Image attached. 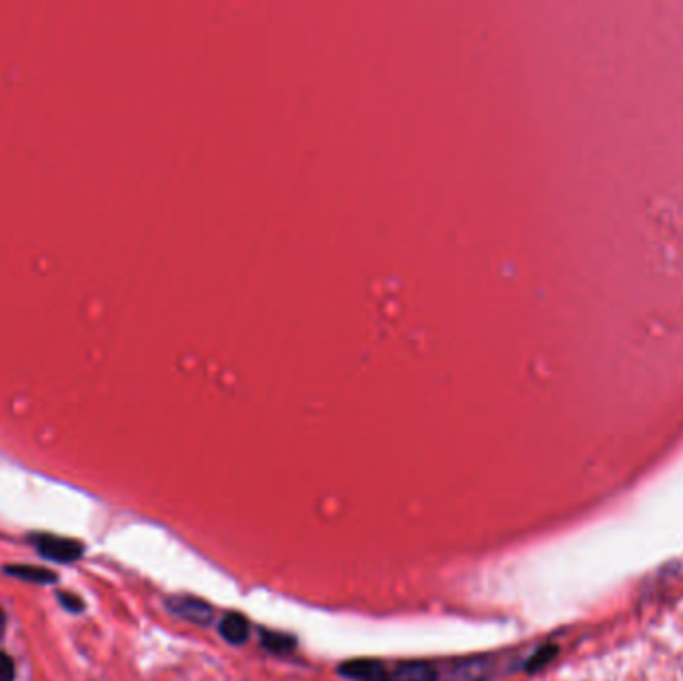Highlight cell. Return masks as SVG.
Wrapping results in <instances>:
<instances>
[{
    "label": "cell",
    "instance_id": "6da1fadb",
    "mask_svg": "<svg viewBox=\"0 0 683 681\" xmlns=\"http://www.w3.org/2000/svg\"><path fill=\"white\" fill-rule=\"evenodd\" d=\"M32 546L36 552L56 564H72L82 558L84 546L78 540L72 538H62L54 534H36L32 538Z\"/></svg>",
    "mask_w": 683,
    "mask_h": 681
},
{
    "label": "cell",
    "instance_id": "7a4b0ae2",
    "mask_svg": "<svg viewBox=\"0 0 683 681\" xmlns=\"http://www.w3.org/2000/svg\"><path fill=\"white\" fill-rule=\"evenodd\" d=\"M166 608L170 614H174L176 618H182L190 624L196 626H210L214 620V610L212 606H208L202 600L196 598H188V596H174L166 602Z\"/></svg>",
    "mask_w": 683,
    "mask_h": 681
},
{
    "label": "cell",
    "instance_id": "3957f363",
    "mask_svg": "<svg viewBox=\"0 0 683 681\" xmlns=\"http://www.w3.org/2000/svg\"><path fill=\"white\" fill-rule=\"evenodd\" d=\"M340 674L352 681H388L390 668L378 660H354L344 664Z\"/></svg>",
    "mask_w": 683,
    "mask_h": 681
},
{
    "label": "cell",
    "instance_id": "277c9868",
    "mask_svg": "<svg viewBox=\"0 0 683 681\" xmlns=\"http://www.w3.org/2000/svg\"><path fill=\"white\" fill-rule=\"evenodd\" d=\"M492 676V664L486 658L456 662L450 668L448 681H486Z\"/></svg>",
    "mask_w": 683,
    "mask_h": 681
},
{
    "label": "cell",
    "instance_id": "5b68a950",
    "mask_svg": "<svg viewBox=\"0 0 683 681\" xmlns=\"http://www.w3.org/2000/svg\"><path fill=\"white\" fill-rule=\"evenodd\" d=\"M388 681H440V676L428 662H406L390 668Z\"/></svg>",
    "mask_w": 683,
    "mask_h": 681
},
{
    "label": "cell",
    "instance_id": "8992f818",
    "mask_svg": "<svg viewBox=\"0 0 683 681\" xmlns=\"http://www.w3.org/2000/svg\"><path fill=\"white\" fill-rule=\"evenodd\" d=\"M218 632H220V636H222L228 644H232V646H242V644H246V640H248L250 626H248V622H246L242 616H238V614H228V616H224V618L220 620Z\"/></svg>",
    "mask_w": 683,
    "mask_h": 681
},
{
    "label": "cell",
    "instance_id": "52a82bcc",
    "mask_svg": "<svg viewBox=\"0 0 683 681\" xmlns=\"http://www.w3.org/2000/svg\"><path fill=\"white\" fill-rule=\"evenodd\" d=\"M4 572L8 576H14L18 580L24 582H32V584H52L56 582V574L46 570V568H36V566H6Z\"/></svg>",
    "mask_w": 683,
    "mask_h": 681
},
{
    "label": "cell",
    "instance_id": "ba28073f",
    "mask_svg": "<svg viewBox=\"0 0 683 681\" xmlns=\"http://www.w3.org/2000/svg\"><path fill=\"white\" fill-rule=\"evenodd\" d=\"M260 642H262V648L264 650H268V652H272V654H290V652H294V648H296V642H294V638L292 636H286V634H276V632H264L262 634V638H260Z\"/></svg>",
    "mask_w": 683,
    "mask_h": 681
},
{
    "label": "cell",
    "instance_id": "9c48e42d",
    "mask_svg": "<svg viewBox=\"0 0 683 681\" xmlns=\"http://www.w3.org/2000/svg\"><path fill=\"white\" fill-rule=\"evenodd\" d=\"M558 654V650L554 648V646H548V648H542V650H538L530 660H528V670L530 672H536V670H540V668H544L546 664H550L552 662V658Z\"/></svg>",
    "mask_w": 683,
    "mask_h": 681
},
{
    "label": "cell",
    "instance_id": "30bf717a",
    "mask_svg": "<svg viewBox=\"0 0 683 681\" xmlns=\"http://www.w3.org/2000/svg\"><path fill=\"white\" fill-rule=\"evenodd\" d=\"M14 662L10 656L0 652V681H14Z\"/></svg>",
    "mask_w": 683,
    "mask_h": 681
},
{
    "label": "cell",
    "instance_id": "8fae6325",
    "mask_svg": "<svg viewBox=\"0 0 683 681\" xmlns=\"http://www.w3.org/2000/svg\"><path fill=\"white\" fill-rule=\"evenodd\" d=\"M58 598H60V604L68 610V612H72V614H78L80 610H82V602H80V598H76V596H72V594H58Z\"/></svg>",
    "mask_w": 683,
    "mask_h": 681
},
{
    "label": "cell",
    "instance_id": "7c38bea8",
    "mask_svg": "<svg viewBox=\"0 0 683 681\" xmlns=\"http://www.w3.org/2000/svg\"><path fill=\"white\" fill-rule=\"evenodd\" d=\"M4 628H6V618H4V614H2V610H0V638H2V634H4Z\"/></svg>",
    "mask_w": 683,
    "mask_h": 681
}]
</instances>
